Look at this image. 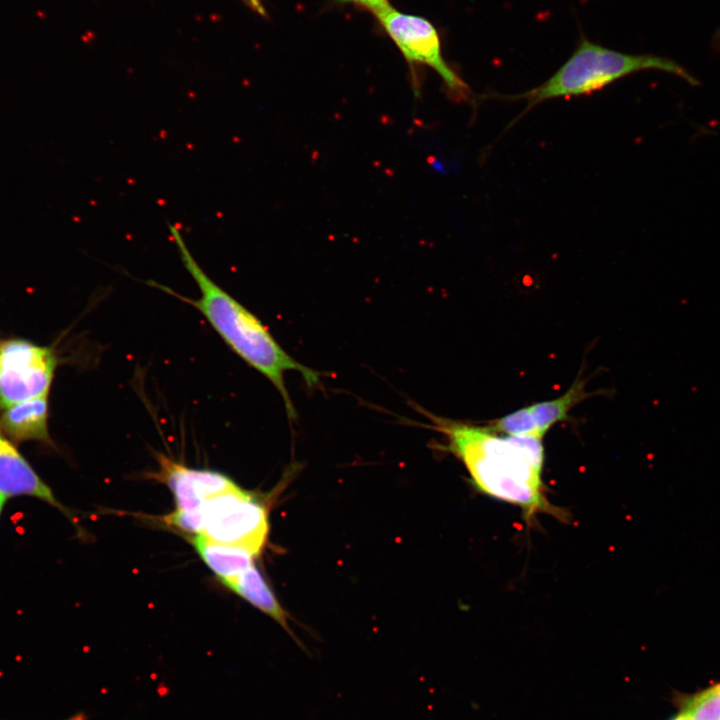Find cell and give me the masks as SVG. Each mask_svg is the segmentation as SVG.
I'll return each mask as SVG.
<instances>
[{"label":"cell","mask_w":720,"mask_h":720,"mask_svg":"<svg viewBox=\"0 0 720 720\" xmlns=\"http://www.w3.org/2000/svg\"><path fill=\"white\" fill-rule=\"evenodd\" d=\"M425 414L431 428L446 440L441 449L463 463L480 492L521 508L528 519L538 513L555 514L542 481L543 437L501 436L486 425Z\"/></svg>","instance_id":"6da1fadb"},{"label":"cell","mask_w":720,"mask_h":720,"mask_svg":"<svg viewBox=\"0 0 720 720\" xmlns=\"http://www.w3.org/2000/svg\"><path fill=\"white\" fill-rule=\"evenodd\" d=\"M168 228L184 267L199 289L200 297H180L168 287L154 281L150 283L177 295L196 308L237 356L274 385L282 397L288 418L295 420L296 410L285 385V373H300L306 385L312 388L320 383L319 372L301 364L287 353L255 314L206 274L191 254L178 227L168 223Z\"/></svg>","instance_id":"7a4b0ae2"},{"label":"cell","mask_w":720,"mask_h":720,"mask_svg":"<svg viewBox=\"0 0 720 720\" xmlns=\"http://www.w3.org/2000/svg\"><path fill=\"white\" fill-rule=\"evenodd\" d=\"M650 69L679 76L691 86L701 84L684 67L669 58L626 54L582 37L569 59L548 80L527 92L502 98L526 100V113L543 101L588 95L627 75Z\"/></svg>","instance_id":"3957f363"},{"label":"cell","mask_w":720,"mask_h":720,"mask_svg":"<svg viewBox=\"0 0 720 720\" xmlns=\"http://www.w3.org/2000/svg\"><path fill=\"white\" fill-rule=\"evenodd\" d=\"M200 534L258 555L265 545L269 524L265 506L239 486L208 500L203 506Z\"/></svg>","instance_id":"277c9868"},{"label":"cell","mask_w":720,"mask_h":720,"mask_svg":"<svg viewBox=\"0 0 720 720\" xmlns=\"http://www.w3.org/2000/svg\"><path fill=\"white\" fill-rule=\"evenodd\" d=\"M377 19L410 67L426 65L432 68L442 78L454 100H469L470 88L445 61L439 32L428 19L393 7Z\"/></svg>","instance_id":"5b68a950"},{"label":"cell","mask_w":720,"mask_h":720,"mask_svg":"<svg viewBox=\"0 0 720 720\" xmlns=\"http://www.w3.org/2000/svg\"><path fill=\"white\" fill-rule=\"evenodd\" d=\"M58 358L51 347L25 339L0 341V410L49 394Z\"/></svg>","instance_id":"8992f818"},{"label":"cell","mask_w":720,"mask_h":720,"mask_svg":"<svg viewBox=\"0 0 720 720\" xmlns=\"http://www.w3.org/2000/svg\"><path fill=\"white\" fill-rule=\"evenodd\" d=\"M158 462L159 478L173 492L177 510L199 509L211 498L237 487L217 471L190 468L164 455L158 456Z\"/></svg>","instance_id":"52a82bcc"},{"label":"cell","mask_w":720,"mask_h":720,"mask_svg":"<svg viewBox=\"0 0 720 720\" xmlns=\"http://www.w3.org/2000/svg\"><path fill=\"white\" fill-rule=\"evenodd\" d=\"M19 496L36 498L65 510L14 442L0 430V497L7 500Z\"/></svg>","instance_id":"ba28073f"},{"label":"cell","mask_w":720,"mask_h":720,"mask_svg":"<svg viewBox=\"0 0 720 720\" xmlns=\"http://www.w3.org/2000/svg\"><path fill=\"white\" fill-rule=\"evenodd\" d=\"M49 394L30 398L0 410V430L14 443H50Z\"/></svg>","instance_id":"9c48e42d"},{"label":"cell","mask_w":720,"mask_h":720,"mask_svg":"<svg viewBox=\"0 0 720 720\" xmlns=\"http://www.w3.org/2000/svg\"><path fill=\"white\" fill-rule=\"evenodd\" d=\"M222 583L253 606L272 617L293 637L284 611L260 571L252 565L241 574Z\"/></svg>","instance_id":"30bf717a"},{"label":"cell","mask_w":720,"mask_h":720,"mask_svg":"<svg viewBox=\"0 0 720 720\" xmlns=\"http://www.w3.org/2000/svg\"><path fill=\"white\" fill-rule=\"evenodd\" d=\"M192 544L205 564L222 580L231 579L254 565L250 551L193 535Z\"/></svg>","instance_id":"8fae6325"},{"label":"cell","mask_w":720,"mask_h":720,"mask_svg":"<svg viewBox=\"0 0 720 720\" xmlns=\"http://www.w3.org/2000/svg\"><path fill=\"white\" fill-rule=\"evenodd\" d=\"M586 382L587 380L579 373L569 389L561 396L527 406L539 436L544 437L552 426L568 418L573 407L594 395L586 391Z\"/></svg>","instance_id":"7c38bea8"},{"label":"cell","mask_w":720,"mask_h":720,"mask_svg":"<svg viewBox=\"0 0 720 720\" xmlns=\"http://www.w3.org/2000/svg\"><path fill=\"white\" fill-rule=\"evenodd\" d=\"M681 713L687 720H720V683L694 697Z\"/></svg>","instance_id":"4fadbf2b"},{"label":"cell","mask_w":720,"mask_h":720,"mask_svg":"<svg viewBox=\"0 0 720 720\" xmlns=\"http://www.w3.org/2000/svg\"><path fill=\"white\" fill-rule=\"evenodd\" d=\"M166 522L183 532L193 535L200 534L203 529L202 507L191 511L176 509L166 518Z\"/></svg>","instance_id":"5bb4252c"},{"label":"cell","mask_w":720,"mask_h":720,"mask_svg":"<svg viewBox=\"0 0 720 720\" xmlns=\"http://www.w3.org/2000/svg\"><path fill=\"white\" fill-rule=\"evenodd\" d=\"M339 4H352L353 6L366 10L376 18L392 8L389 0H335Z\"/></svg>","instance_id":"9a60e30c"},{"label":"cell","mask_w":720,"mask_h":720,"mask_svg":"<svg viewBox=\"0 0 720 720\" xmlns=\"http://www.w3.org/2000/svg\"><path fill=\"white\" fill-rule=\"evenodd\" d=\"M251 10L262 17H267L266 9L261 0H242Z\"/></svg>","instance_id":"2e32d148"},{"label":"cell","mask_w":720,"mask_h":720,"mask_svg":"<svg viewBox=\"0 0 720 720\" xmlns=\"http://www.w3.org/2000/svg\"><path fill=\"white\" fill-rule=\"evenodd\" d=\"M66 720H86V715L84 713H77Z\"/></svg>","instance_id":"e0dca14e"},{"label":"cell","mask_w":720,"mask_h":720,"mask_svg":"<svg viewBox=\"0 0 720 720\" xmlns=\"http://www.w3.org/2000/svg\"><path fill=\"white\" fill-rule=\"evenodd\" d=\"M671 720H687L682 713L678 714Z\"/></svg>","instance_id":"ac0fdd59"},{"label":"cell","mask_w":720,"mask_h":720,"mask_svg":"<svg viewBox=\"0 0 720 720\" xmlns=\"http://www.w3.org/2000/svg\"><path fill=\"white\" fill-rule=\"evenodd\" d=\"M5 502H6V500L3 499L2 497H0V516L2 514V510H3Z\"/></svg>","instance_id":"d6986e66"}]
</instances>
